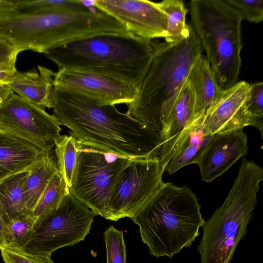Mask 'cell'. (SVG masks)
<instances>
[{"instance_id": "obj_1", "label": "cell", "mask_w": 263, "mask_h": 263, "mask_svg": "<svg viewBox=\"0 0 263 263\" xmlns=\"http://www.w3.org/2000/svg\"><path fill=\"white\" fill-rule=\"evenodd\" d=\"M52 99L53 115L79 144L130 159L159 157L160 133L119 111L115 105L57 86Z\"/></svg>"}, {"instance_id": "obj_2", "label": "cell", "mask_w": 263, "mask_h": 263, "mask_svg": "<svg viewBox=\"0 0 263 263\" xmlns=\"http://www.w3.org/2000/svg\"><path fill=\"white\" fill-rule=\"evenodd\" d=\"M156 42L128 34H100L54 47L44 54L58 69L93 72L136 88L151 64Z\"/></svg>"}, {"instance_id": "obj_3", "label": "cell", "mask_w": 263, "mask_h": 263, "mask_svg": "<svg viewBox=\"0 0 263 263\" xmlns=\"http://www.w3.org/2000/svg\"><path fill=\"white\" fill-rule=\"evenodd\" d=\"M200 42L191 26L189 35L174 43L156 42L148 71L137 88L126 113L160 133L189 72L202 54Z\"/></svg>"}, {"instance_id": "obj_4", "label": "cell", "mask_w": 263, "mask_h": 263, "mask_svg": "<svg viewBox=\"0 0 263 263\" xmlns=\"http://www.w3.org/2000/svg\"><path fill=\"white\" fill-rule=\"evenodd\" d=\"M200 208L190 189L163 182L131 219L152 255L172 258L199 235L205 222Z\"/></svg>"}, {"instance_id": "obj_5", "label": "cell", "mask_w": 263, "mask_h": 263, "mask_svg": "<svg viewBox=\"0 0 263 263\" xmlns=\"http://www.w3.org/2000/svg\"><path fill=\"white\" fill-rule=\"evenodd\" d=\"M12 31L16 45L23 51L43 53L91 35L130 33L116 18L95 6L94 0H82L78 5L50 11L18 14L13 20Z\"/></svg>"}, {"instance_id": "obj_6", "label": "cell", "mask_w": 263, "mask_h": 263, "mask_svg": "<svg viewBox=\"0 0 263 263\" xmlns=\"http://www.w3.org/2000/svg\"><path fill=\"white\" fill-rule=\"evenodd\" d=\"M262 180V168L243 158L223 204L202 227V235L197 246L200 263L231 262L247 232Z\"/></svg>"}, {"instance_id": "obj_7", "label": "cell", "mask_w": 263, "mask_h": 263, "mask_svg": "<svg viewBox=\"0 0 263 263\" xmlns=\"http://www.w3.org/2000/svg\"><path fill=\"white\" fill-rule=\"evenodd\" d=\"M191 26L222 90L238 82L242 48L240 13L224 0H192Z\"/></svg>"}, {"instance_id": "obj_8", "label": "cell", "mask_w": 263, "mask_h": 263, "mask_svg": "<svg viewBox=\"0 0 263 263\" xmlns=\"http://www.w3.org/2000/svg\"><path fill=\"white\" fill-rule=\"evenodd\" d=\"M130 160L79 144L70 193L96 215L105 218L113 187Z\"/></svg>"}, {"instance_id": "obj_9", "label": "cell", "mask_w": 263, "mask_h": 263, "mask_svg": "<svg viewBox=\"0 0 263 263\" xmlns=\"http://www.w3.org/2000/svg\"><path fill=\"white\" fill-rule=\"evenodd\" d=\"M96 215L68 193L57 209L35 225L22 250L33 254L51 256L55 251L85 239Z\"/></svg>"}, {"instance_id": "obj_10", "label": "cell", "mask_w": 263, "mask_h": 263, "mask_svg": "<svg viewBox=\"0 0 263 263\" xmlns=\"http://www.w3.org/2000/svg\"><path fill=\"white\" fill-rule=\"evenodd\" d=\"M159 157L131 159L112 190L106 219L132 218L163 183Z\"/></svg>"}, {"instance_id": "obj_11", "label": "cell", "mask_w": 263, "mask_h": 263, "mask_svg": "<svg viewBox=\"0 0 263 263\" xmlns=\"http://www.w3.org/2000/svg\"><path fill=\"white\" fill-rule=\"evenodd\" d=\"M60 125L45 108L14 93L0 108V130L30 142L47 154L61 136Z\"/></svg>"}, {"instance_id": "obj_12", "label": "cell", "mask_w": 263, "mask_h": 263, "mask_svg": "<svg viewBox=\"0 0 263 263\" xmlns=\"http://www.w3.org/2000/svg\"><path fill=\"white\" fill-rule=\"evenodd\" d=\"M94 4L116 18L133 35L149 40L166 36V15L156 2L94 0Z\"/></svg>"}, {"instance_id": "obj_13", "label": "cell", "mask_w": 263, "mask_h": 263, "mask_svg": "<svg viewBox=\"0 0 263 263\" xmlns=\"http://www.w3.org/2000/svg\"><path fill=\"white\" fill-rule=\"evenodd\" d=\"M53 86L72 90L103 103L113 105L132 102L137 88L124 81L101 74L73 69L54 72Z\"/></svg>"}, {"instance_id": "obj_14", "label": "cell", "mask_w": 263, "mask_h": 263, "mask_svg": "<svg viewBox=\"0 0 263 263\" xmlns=\"http://www.w3.org/2000/svg\"><path fill=\"white\" fill-rule=\"evenodd\" d=\"M243 129L212 135L194 163L199 167L202 181H212L247 155L248 138Z\"/></svg>"}, {"instance_id": "obj_15", "label": "cell", "mask_w": 263, "mask_h": 263, "mask_svg": "<svg viewBox=\"0 0 263 263\" xmlns=\"http://www.w3.org/2000/svg\"><path fill=\"white\" fill-rule=\"evenodd\" d=\"M250 84L238 81L222 90L202 118V124L207 133L212 135L249 126L245 103Z\"/></svg>"}, {"instance_id": "obj_16", "label": "cell", "mask_w": 263, "mask_h": 263, "mask_svg": "<svg viewBox=\"0 0 263 263\" xmlns=\"http://www.w3.org/2000/svg\"><path fill=\"white\" fill-rule=\"evenodd\" d=\"M48 155L31 142L0 130V183L30 170Z\"/></svg>"}, {"instance_id": "obj_17", "label": "cell", "mask_w": 263, "mask_h": 263, "mask_svg": "<svg viewBox=\"0 0 263 263\" xmlns=\"http://www.w3.org/2000/svg\"><path fill=\"white\" fill-rule=\"evenodd\" d=\"M38 69L39 72L36 70L17 71L6 84L30 102L44 108H51L54 72L41 66H38Z\"/></svg>"}, {"instance_id": "obj_18", "label": "cell", "mask_w": 263, "mask_h": 263, "mask_svg": "<svg viewBox=\"0 0 263 263\" xmlns=\"http://www.w3.org/2000/svg\"><path fill=\"white\" fill-rule=\"evenodd\" d=\"M194 94L193 121L200 119L222 91L208 60L202 54L192 66L187 78Z\"/></svg>"}, {"instance_id": "obj_19", "label": "cell", "mask_w": 263, "mask_h": 263, "mask_svg": "<svg viewBox=\"0 0 263 263\" xmlns=\"http://www.w3.org/2000/svg\"><path fill=\"white\" fill-rule=\"evenodd\" d=\"M52 152L29 171L24 185L26 207L31 214L54 174L59 172Z\"/></svg>"}, {"instance_id": "obj_20", "label": "cell", "mask_w": 263, "mask_h": 263, "mask_svg": "<svg viewBox=\"0 0 263 263\" xmlns=\"http://www.w3.org/2000/svg\"><path fill=\"white\" fill-rule=\"evenodd\" d=\"M28 173L29 171L20 173L0 183V205L8 223L20 216L31 214L24 199V185Z\"/></svg>"}, {"instance_id": "obj_21", "label": "cell", "mask_w": 263, "mask_h": 263, "mask_svg": "<svg viewBox=\"0 0 263 263\" xmlns=\"http://www.w3.org/2000/svg\"><path fill=\"white\" fill-rule=\"evenodd\" d=\"M202 120L191 131L187 141L180 152L167 165L165 171L170 175L186 165L194 163L210 141L212 135L205 131Z\"/></svg>"}, {"instance_id": "obj_22", "label": "cell", "mask_w": 263, "mask_h": 263, "mask_svg": "<svg viewBox=\"0 0 263 263\" xmlns=\"http://www.w3.org/2000/svg\"><path fill=\"white\" fill-rule=\"evenodd\" d=\"M165 13L167 18L165 42L174 43L186 37L190 34L191 25L186 23L187 9L182 0H164L156 2Z\"/></svg>"}, {"instance_id": "obj_23", "label": "cell", "mask_w": 263, "mask_h": 263, "mask_svg": "<svg viewBox=\"0 0 263 263\" xmlns=\"http://www.w3.org/2000/svg\"><path fill=\"white\" fill-rule=\"evenodd\" d=\"M69 193V188L59 172L54 174L31 213L35 219V225L57 209Z\"/></svg>"}, {"instance_id": "obj_24", "label": "cell", "mask_w": 263, "mask_h": 263, "mask_svg": "<svg viewBox=\"0 0 263 263\" xmlns=\"http://www.w3.org/2000/svg\"><path fill=\"white\" fill-rule=\"evenodd\" d=\"M54 147L59 173L70 188L76 168L79 144L72 135H61Z\"/></svg>"}, {"instance_id": "obj_25", "label": "cell", "mask_w": 263, "mask_h": 263, "mask_svg": "<svg viewBox=\"0 0 263 263\" xmlns=\"http://www.w3.org/2000/svg\"><path fill=\"white\" fill-rule=\"evenodd\" d=\"M35 226L31 214L21 215L10 220L5 230L6 247L22 250L28 242Z\"/></svg>"}, {"instance_id": "obj_26", "label": "cell", "mask_w": 263, "mask_h": 263, "mask_svg": "<svg viewBox=\"0 0 263 263\" xmlns=\"http://www.w3.org/2000/svg\"><path fill=\"white\" fill-rule=\"evenodd\" d=\"M249 126L257 128L262 138L263 133V83L258 82L250 84L245 103Z\"/></svg>"}, {"instance_id": "obj_27", "label": "cell", "mask_w": 263, "mask_h": 263, "mask_svg": "<svg viewBox=\"0 0 263 263\" xmlns=\"http://www.w3.org/2000/svg\"><path fill=\"white\" fill-rule=\"evenodd\" d=\"M104 237L107 263H126L123 232L111 226L104 232Z\"/></svg>"}, {"instance_id": "obj_28", "label": "cell", "mask_w": 263, "mask_h": 263, "mask_svg": "<svg viewBox=\"0 0 263 263\" xmlns=\"http://www.w3.org/2000/svg\"><path fill=\"white\" fill-rule=\"evenodd\" d=\"M15 2L16 6L13 14L35 13L58 10L78 5L81 0H28Z\"/></svg>"}, {"instance_id": "obj_29", "label": "cell", "mask_w": 263, "mask_h": 263, "mask_svg": "<svg viewBox=\"0 0 263 263\" xmlns=\"http://www.w3.org/2000/svg\"><path fill=\"white\" fill-rule=\"evenodd\" d=\"M241 14L243 20L258 24L263 20V1L224 0Z\"/></svg>"}, {"instance_id": "obj_30", "label": "cell", "mask_w": 263, "mask_h": 263, "mask_svg": "<svg viewBox=\"0 0 263 263\" xmlns=\"http://www.w3.org/2000/svg\"><path fill=\"white\" fill-rule=\"evenodd\" d=\"M0 251L5 263H54L49 255L33 254L8 247L2 248Z\"/></svg>"}, {"instance_id": "obj_31", "label": "cell", "mask_w": 263, "mask_h": 263, "mask_svg": "<svg viewBox=\"0 0 263 263\" xmlns=\"http://www.w3.org/2000/svg\"><path fill=\"white\" fill-rule=\"evenodd\" d=\"M20 51L0 37V70L16 71L15 63Z\"/></svg>"}, {"instance_id": "obj_32", "label": "cell", "mask_w": 263, "mask_h": 263, "mask_svg": "<svg viewBox=\"0 0 263 263\" xmlns=\"http://www.w3.org/2000/svg\"><path fill=\"white\" fill-rule=\"evenodd\" d=\"M15 8V1L0 0V19L12 15Z\"/></svg>"}, {"instance_id": "obj_33", "label": "cell", "mask_w": 263, "mask_h": 263, "mask_svg": "<svg viewBox=\"0 0 263 263\" xmlns=\"http://www.w3.org/2000/svg\"><path fill=\"white\" fill-rule=\"evenodd\" d=\"M8 221L0 205V249L6 247L5 230Z\"/></svg>"}, {"instance_id": "obj_34", "label": "cell", "mask_w": 263, "mask_h": 263, "mask_svg": "<svg viewBox=\"0 0 263 263\" xmlns=\"http://www.w3.org/2000/svg\"><path fill=\"white\" fill-rule=\"evenodd\" d=\"M14 93L13 91L6 84H0V108L8 98Z\"/></svg>"}, {"instance_id": "obj_35", "label": "cell", "mask_w": 263, "mask_h": 263, "mask_svg": "<svg viewBox=\"0 0 263 263\" xmlns=\"http://www.w3.org/2000/svg\"><path fill=\"white\" fill-rule=\"evenodd\" d=\"M17 71L0 70V84H6L14 76Z\"/></svg>"}]
</instances>
